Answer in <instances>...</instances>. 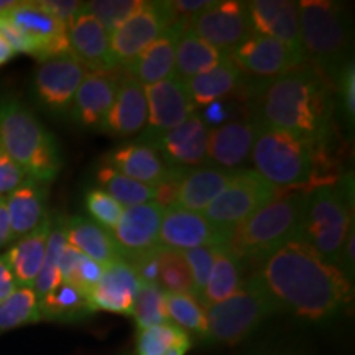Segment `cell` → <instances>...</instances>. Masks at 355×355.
<instances>
[{
    "label": "cell",
    "mask_w": 355,
    "mask_h": 355,
    "mask_svg": "<svg viewBox=\"0 0 355 355\" xmlns=\"http://www.w3.org/2000/svg\"><path fill=\"white\" fill-rule=\"evenodd\" d=\"M304 194L303 191H279L272 202L234 229L227 242L230 252L242 263L261 265L286 243L300 239Z\"/></svg>",
    "instance_id": "obj_6"
},
{
    "label": "cell",
    "mask_w": 355,
    "mask_h": 355,
    "mask_svg": "<svg viewBox=\"0 0 355 355\" xmlns=\"http://www.w3.org/2000/svg\"><path fill=\"white\" fill-rule=\"evenodd\" d=\"M17 3H19L17 0H0V17L6 15L7 12H10Z\"/></svg>",
    "instance_id": "obj_54"
},
{
    "label": "cell",
    "mask_w": 355,
    "mask_h": 355,
    "mask_svg": "<svg viewBox=\"0 0 355 355\" xmlns=\"http://www.w3.org/2000/svg\"><path fill=\"white\" fill-rule=\"evenodd\" d=\"M26 173L0 146V198H6L26 181Z\"/></svg>",
    "instance_id": "obj_46"
},
{
    "label": "cell",
    "mask_w": 355,
    "mask_h": 355,
    "mask_svg": "<svg viewBox=\"0 0 355 355\" xmlns=\"http://www.w3.org/2000/svg\"><path fill=\"white\" fill-rule=\"evenodd\" d=\"M64 220V216H55L51 220L50 237H48L46 243V254H44L42 270H40L38 277L33 283V291L38 296V300H42L43 296H46L48 293L63 283L60 272V259L63 255L64 247L68 245V242H66Z\"/></svg>",
    "instance_id": "obj_35"
},
{
    "label": "cell",
    "mask_w": 355,
    "mask_h": 355,
    "mask_svg": "<svg viewBox=\"0 0 355 355\" xmlns=\"http://www.w3.org/2000/svg\"><path fill=\"white\" fill-rule=\"evenodd\" d=\"M248 3L250 24L254 35L278 40L290 50L304 56L300 32V7L293 0H254Z\"/></svg>",
    "instance_id": "obj_19"
},
{
    "label": "cell",
    "mask_w": 355,
    "mask_h": 355,
    "mask_svg": "<svg viewBox=\"0 0 355 355\" xmlns=\"http://www.w3.org/2000/svg\"><path fill=\"white\" fill-rule=\"evenodd\" d=\"M339 91L340 99H343V107L344 112L347 115V121L354 123V115H355V71H354V61L344 68L340 73L339 81L336 86Z\"/></svg>",
    "instance_id": "obj_49"
},
{
    "label": "cell",
    "mask_w": 355,
    "mask_h": 355,
    "mask_svg": "<svg viewBox=\"0 0 355 355\" xmlns=\"http://www.w3.org/2000/svg\"><path fill=\"white\" fill-rule=\"evenodd\" d=\"M96 181L122 207H132L155 201V196H157L153 186L139 183V181L122 175V173L115 171L114 168L104 165V163L97 168Z\"/></svg>",
    "instance_id": "obj_36"
},
{
    "label": "cell",
    "mask_w": 355,
    "mask_h": 355,
    "mask_svg": "<svg viewBox=\"0 0 355 355\" xmlns=\"http://www.w3.org/2000/svg\"><path fill=\"white\" fill-rule=\"evenodd\" d=\"M257 125L252 119L232 121L212 128L207 137V165L227 171L243 170L250 159Z\"/></svg>",
    "instance_id": "obj_23"
},
{
    "label": "cell",
    "mask_w": 355,
    "mask_h": 355,
    "mask_svg": "<svg viewBox=\"0 0 355 355\" xmlns=\"http://www.w3.org/2000/svg\"><path fill=\"white\" fill-rule=\"evenodd\" d=\"M158 286L170 295L194 296L193 277L181 252L159 248Z\"/></svg>",
    "instance_id": "obj_39"
},
{
    "label": "cell",
    "mask_w": 355,
    "mask_h": 355,
    "mask_svg": "<svg viewBox=\"0 0 355 355\" xmlns=\"http://www.w3.org/2000/svg\"><path fill=\"white\" fill-rule=\"evenodd\" d=\"M354 229V178L340 176L304 194L300 239L329 265L339 263L340 252Z\"/></svg>",
    "instance_id": "obj_5"
},
{
    "label": "cell",
    "mask_w": 355,
    "mask_h": 355,
    "mask_svg": "<svg viewBox=\"0 0 355 355\" xmlns=\"http://www.w3.org/2000/svg\"><path fill=\"white\" fill-rule=\"evenodd\" d=\"M10 217L12 242L38 227L48 216V184L26 178L24 184L6 198Z\"/></svg>",
    "instance_id": "obj_29"
},
{
    "label": "cell",
    "mask_w": 355,
    "mask_h": 355,
    "mask_svg": "<svg viewBox=\"0 0 355 355\" xmlns=\"http://www.w3.org/2000/svg\"><path fill=\"white\" fill-rule=\"evenodd\" d=\"M163 212L157 201L125 207L123 214L112 230L115 245L123 261L140 257L158 247V232Z\"/></svg>",
    "instance_id": "obj_16"
},
{
    "label": "cell",
    "mask_w": 355,
    "mask_h": 355,
    "mask_svg": "<svg viewBox=\"0 0 355 355\" xmlns=\"http://www.w3.org/2000/svg\"><path fill=\"white\" fill-rule=\"evenodd\" d=\"M189 349H184V347H178V349H171V350H168L166 354H163V355H186V352H188Z\"/></svg>",
    "instance_id": "obj_55"
},
{
    "label": "cell",
    "mask_w": 355,
    "mask_h": 355,
    "mask_svg": "<svg viewBox=\"0 0 355 355\" xmlns=\"http://www.w3.org/2000/svg\"><path fill=\"white\" fill-rule=\"evenodd\" d=\"M12 242L10 217H8L6 198H0V248Z\"/></svg>",
    "instance_id": "obj_52"
},
{
    "label": "cell",
    "mask_w": 355,
    "mask_h": 355,
    "mask_svg": "<svg viewBox=\"0 0 355 355\" xmlns=\"http://www.w3.org/2000/svg\"><path fill=\"white\" fill-rule=\"evenodd\" d=\"M0 146L32 180L51 183L63 159L55 137L20 101L0 99Z\"/></svg>",
    "instance_id": "obj_7"
},
{
    "label": "cell",
    "mask_w": 355,
    "mask_h": 355,
    "mask_svg": "<svg viewBox=\"0 0 355 355\" xmlns=\"http://www.w3.org/2000/svg\"><path fill=\"white\" fill-rule=\"evenodd\" d=\"M2 19L35 44V58L40 61L69 53L68 28L38 2H19Z\"/></svg>",
    "instance_id": "obj_13"
},
{
    "label": "cell",
    "mask_w": 355,
    "mask_h": 355,
    "mask_svg": "<svg viewBox=\"0 0 355 355\" xmlns=\"http://www.w3.org/2000/svg\"><path fill=\"white\" fill-rule=\"evenodd\" d=\"M144 89L148 117L145 130L139 139L141 144H148L155 137L180 127L196 112L193 102L186 94L183 83L175 76Z\"/></svg>",
    "instance_id": "obj_14"
},
{
    "label": "cell",
    "mask_w": 355,
    "mask_h": 355,
    "mask_svg": "<svg viewBox=\"0 0 355 355\" xmlns=\"http://www.w3.org/2000/svg\"><path fill=\"white\" fill-rule=\"evenodd\" d=\"M237 171H227L212 165H202L186 170L178 188L176 201L173 207L202 212L219 196Z\"/></svg>",
    "instance_id": "obj_28"
},
{
    "label": "cell",
    "mask_w": 355,
    "mask_h": 355,
    "mask_svg": "<svg viewBox=\"0 0 355 355\" xmlns=\"http://www.w3.org/2000/svg\"><path fill=\"white\" fill-rule=\"evenodd\" d=\"M204 245H227L204 217L202 212L168 207L163 212L158 232V247L186 252Z\"/></svg>",
    "instance_id": "obj_20"
},
{
    "label": "cell",
    "mask_w": 355,
    "mask_h": 355,
    "mask_svg": "<svg viewBox=\"0 0 355 355\" xmlns=\"http://www.w3.org/2000/svg\"><path fill=\"white\" fill-rule=\"evenodd\" d=\"M230 58L243 76H254L257 79L279 76L306 64V60L295 55L286 44L260 35H252L239 44L230 53Z\"/></svg>",
    "instance_id": "obj_15"
},
{
    "label": "cell",
    "mask_w": 355,
    "mask_h": 355,
    "mask_svg": "<svg viewBox=\"0 0 355 355\" xmlns=\"http://www.w3.org/2000/svg\"><path fill=\"white\" fill-rule=\"evenodd\" d=\"M15 278H13V273L8 266L6 257H0V301H3L7 296H10L13 291L17 290Z\"/></svg>",
    "instance_id": "obj_51"
},
{
    "label": "cell",
    "mask_w": 355,
    "mask_h": 355,
    "mask_svg": "<svg viewBox=\"0 0 355 355\" xmlns=\"http://www.w3.org/2000/svg\"><path fill=\"white\" fill-rule=\"evenodd\" d=\"M102 275H104V266L96 263L94 260L87 259L86 255H83L78 260V263L74 265V268L71 270L69 277L64 279L63 283H69L76 288L78 291H81L84 296H89L94 288L99 285Z\"/></svg>",
    "instance_id": "obj_45"
},
{
    "label": "cell",
    "mask_w": 355,
    "mask_h": 355,
    "mask_svg": "<svg viewBox=\"0 0 355 355\" xmlns=\"http://www.w3.org/2000/svg\"><path fill=\"white\" fill-rule=\"evenodd\" d=\"M188 21L189 20L186 19L173 21L157 42L145 48L127 68H123L128 76L140 83L144 87L173 78L176 48L181 35L184 33L186 26H188Z\"/></svg>",
    "instance_id": "obj_22"
},
{
    "label": "cell",
    "mask_w": 355,
    "mask_h": 355,
    "mask_svg": "<svg viewBox=\"0 0 355 355\" xmlns=\"http://www.w3.org/2000/svg\"><path fill=\"white\" fill-rule=\"evenodd\" d=\"M181 83H183L186 94L193 102L194 109H198L204 107L209 102L227 99L230 96H241L245 76L235 66L230 55H225L214 68L204 71L198 76L184 79Z\"/></svg>",
    "instance_id": "obj_27"
},
{
    "label": "cell",
    "mask_w": 355,
    "mask_h": 355,
    "mask_svg": "<svg viewBox=\"0 0 355 355\" xmlns=\"http://www.w3.org/2000/svg\"><path fill=\"white\" fill-rule=\"evenodd\" d=\"M166 314L170 322L204 340L207 332L206 309L191 295H170L166 293Z\"/></svg>",
    "instance_id": "obj_40"
},
{
    "label": "cell",
    "mask_w": 355,
    "mask_h": 355,
    "mask_svg": "<svg viewBox=\"0 0 355 355\" xmlns=\"http://www.w3.org/2000/svg\"><path fill=\"white\" fill-rule=\"evenodd\" d=\"M42 321L38 311V296L33 288H17L10 296L0 301V334L15 327Z\"/></svg>",
    "instance_id": "obj_37"
},
{
    "label": "cell",
    "mask_w": 355,
    "mask_h": 355,
    "mask_svg": "<svg viewBox=\"0 0 355 355\" xmlns=\"http://www.w3.org/2000/svg\"><path fill=\"white\" fill-rule=\"evenodd\" d=\"M277 309L259 275L252 273L241 290L206 309L207 332L204 343L235 345L247 339Z\"/></svg>",
    "instance_id": "obj_8"
},
{
    "label": "cell",
    "mask_w": 355,
    "mask_h": 355,
    "mask_svg": "<svg viewBox=\"0 0 355 355\" xmlns=\"http://www.w3.org/2000/svg\"><path fill=\"white\" fill-rule=\"evenodd\" d=\"M207 137L209 128L194 114L180 127L155 137L146 145L153 146L168 166L191 170L207 165Z\"/></svg>",
    "instance_id": "obj_17"
},
{
    "label": "cell",
    "mask_w": 355,
    "mask_h": 355,
    "mask_svg": "<svg viewBox=\"0 0 355 355\" xmlns=\"http://www.w3.org/2000/svg\"><path fill=\"white\" fill-rule=\"evenodd\" d=\"M176 21L168 2H144L109 35L110 51L117 68H127L145 48L162 37Z\"/></svg>",
    "instance_id": "obj_10"
},
{
    "label": "cell",
    "mask_w": 355,
    "mask_h": 355,
    "mask_svg": "<svg viewBox=\"0 0 355 355\" xmlns=\"http://www.w3.org/2000/svg\"><path fill=\"white\" fill-rule=\"evenodd\" d=\"M139 290L140 279L132 266L127 261L117 260L104 266L99 285L89 293L87 301L92 311L132 316Z\"/></svg>",
    "instance_id": "obj_24"
},
{
    "label": "cell",
    "mask_w": 355,
    "mask_h": 355,
    "mask_svg": "<svg viewBox=\"0 0 355 355\" xmlns=\"http://www.w3.org/2000/svg\"><path fill=\"white\" fill-rule=\"evenodd\" d=\"M117 71H107V73L87 71L69 109L71 119L78 125L91 130H104L122 78V73Z\"/></svg>",
    "instance_id": "obj_18"
},
{
    "label": "cell",
    "mask_w": 355,
    "mask_h": 355,
    "mask_svg": "<svg viewBox=\"0 0 355 355\" xmlns=\"http://www.w3.org/2000/svg\"><path fill=\"white\" fill-rule=\"evenodd\" d=\"M214 252L216 245H204L181 252L191 270V277H193L194 285V298L196 300H199L202 290L207 285V279H209L212 268V261H214Z\"/></svg>",
    "instance_id": "obj_44"
},
{
    "label": "cell",
    "mask_w": 355,
    "mask_h": 355,
    "mask_svg": "<svg viewBox=\"0 0 355 355\" xmlns=\"http://www.w3.org/2000/svg\"><path fill=\"white\" fill-rule=\"evenodd\" d=\"M132 316L135 318L139 331L170 322L166 314V293L153 283H140Z\"/></svg>",
    "instance_id": "obj_41"
},
{
    "label": "cell",
    "mask_w": 355,
    "mask_h": 355,
    "mask_svg": "<svg viewBox=\"0 0 355 355\" xmlns=\"http://www.w3.org/2000/svg\"><path fill=\"white\" fill-rule=\"evenodd\" d=\"M336 152L334 139L309 141L288 132L257 125L250 159L254 170L273 188L308 193L339 180Z\"/></svg>",
    "instance_id": "obj_3"
},
{
    "label": "cell",
    "mask_w": 355,
    "mask_h": 355,
    "mask_svg": "<svg viewBox=\"0 0 355 355\" xmlns=\"http://www.w3.org/2000/svg\"><path fill=\"white\" fill-rule=\"evenodd\" d=\"M298 7L306 63L334 91L340 73L352 63L347 7L331 0H303Z\"/></svg>",
    "instance_id": "obj_4"
},
{
    "label": "cell",
    "mask_w": 355,
    "mask_h": 355,
    "mask_svg": "<svg viewBox=\"0 0 355 355\" xmlns=\"http://www.w3.org/2000/svg\"><path fill=\"white\" fill-rule=\"evenodd\" d=\"M241 101L257 125L288 132L309 141L336 135L334 91L306 63L285 74L243 83Z\"/></svg>",
    "instance_id": "obj_2"
},
{
    "label": "cell",
    "mask_w": 355,
    "mask_h": 355,
    "mask_svg": "<svg viewBox=\"0 0 355 355\" xmlns=\"http://www.w3.org/2000/svg\"><path fill=\"white\" fill-rule=\"evenodd\" d=\"M214 2L216 0H173V2H168V7H170L173 17L176 20H189L214 6Z\"/></svg>",
    "instance_id": "obj_50"
},
{
    "label": "cell",
    "mask_w": 355,
    "mask_h": 355,
    "mask_svg": "<svg viewBox=\"0 0 355 355\" xmlns=\"http://www.w3.org/2000/svg\"><path fill=\"white\" fill-rule=\"evenodd\" d=\"M242 273V260H239L227 245H216L211 275L206 288L198 300L199 304L207 309L235 295L245 282Z\"/></svg>",
    "instance_id": "obj_32"
},
{
    "label": "cell",
    "mask_w": 355,
    "mask_h": 355,
    "mask_svg": "<svg viewBox=\"0 0 355 355\" xmlns=\"http://www.w3.org/2000/svg\"><path fill=\"white\" fill-rule=\"evenodd\" d=\"M146 117H148V109H146L145 89L123 69L104 130L121 139H130L145 130Z\"/></svg>",
    "instance_id": "obj_26"
},
{
    "label": "cell",
    "mask_w": 355,
    "mask_h": 355,
    "mask_svg": "<svg viewBox=\"0 0 355 355\" xmlns=\"http://www.w3.org/2000/svg\"><path fill=\"white\" fill-rule=\"evenodd\" d=\"M87 69L69 53L40 61L35 71V96L53 114L69 112Z\"/></svg>",
    "instance_id": "obj_12"
},
{
    "label": "cell",
    "mask_w": 355,
    "mask_h": 355,
    "mask_svg": "<svg viewBox=\"0 0 355 355\" xmlns=\"http://www.w3.org/2000/svg\"><path fill=\"white\" fill-rule=\"evenodd\" d=\"M188 30L224 55H230L239 44L254 35L247 2L225 0L193 17Z\"/></svg>",
    "instance_id": "obj_11"
},
{
    "label": "cell",
    "mask_w": 355,
    "mask_h": 355,
    "mask_svg": "<svg viewBox=\"0 0 355 355\" xmlns=\"http://www.w3.org/2000/svg\"><path fill=\"white\" fill-rule=\"evenodd\" d=\"M278 194L279 191L265 181L255 170L243 168L235 173L234 180L207 206L204 217L220 241L227 243L234 229L241 222L272 202Z\"/></svg>",
    "instance_id": "obj_9"
},
{
    "label": "cell",
    "mask_w": 355,
    "mask_h": 355,
    "mask_svg": "<svg viewBox=\"0 0 355 355\" xmlns=\"http://www.w3.org/2000/svg\"><path fill=\"white\" fill-rule=\"evenodd\" d=\"M38 3L60 20L66 28H69L79 13L84 10V2H78V0H38Z\"/></svg>",
    "instance_id": "obj_47"
},
{
    "label": "cell",
    "mask_w": 355,
    "mask_h": 355,
    "mask_svg": "<svg viewBox=\"0 0 355 355\" xmlns=\"http://www.w3.org/2000/svg\"><path fill=\"white\" fill-rule=\"evenodd\" d=\"M278 311L308 321H327L350 309L352 279L326 263L313 247L296 239L257 270Z\"/></svg>",
    "instance_id": "obj_1"
},
{
    "label": "cell",
    "mask_w": 355,
    "mask_h": 355,
    "mask_svg": "<svg viewBox=\"0 0 355 355\" xmlns=\"http://www.w3.org/2000/svg\"><path fill=\"white\" fill-rule=\"evenodd\" d=\"M38 311L42 321L51 322L83 321L94 313L86 296L69 283H61L38 300Z\"/></svg>",
    "instance_id": "obj_33"
},
{
    "label": "cell",
    "mask_w": 355,
    "mask_h": 355,
    "mask_svg": "<svg viewBox=\"0 0 355 355\" xmlns=\"http://www.w3.org/2000/svg\"><path fill=\"white\" fill-rule=\"evenodd\" d=\"M102 163L139 183L153 188L163 183L175 171V168L168 166L153 146L141 141L119 146L105 155Z\"/></svg>",
    "instance_id": "obj_25"
},
{
    "label": "cell",
    "mask_w": 355,
    "mask_h": 355,
    "mask_svg": "<svg viewBox=\"0 0 355 355\" xmlns=\"http://www.w3.org/2000/svg\"><path fill=\"white\" fill-rule=\"evenodd\" d=\"M64 230L68 245L78 248L83 255L94 260L96 263L107 266L114 261L122 260L112 232L101 227L91 219L81 216L66 217Z\"/></svg>",
    "instance_id": "obj_31"
},
{
    "label": "cell",
    "mask_w": 355,
    "mask_h": 355,
    "mask_svg": "<svg viewBox=\"0 0 355 355\" xmlns=\"http://www.w3.org/2000/svg\"><path fill=\"white\" fill-rule=\"evenodd\" d=\"M69 51L89 73L117 71L110 51L109 32L91 13L81 12L68 28Z\"/></svg>",
    "instance_id": "obj_21"
},
{
    "label": "cell",
    "mask_w": 355,
    "mask_h": 355,
    "mask_svg": "<svg viewBox=\"0 0 355 355\" xmlns=\"http://www.w3.org/2000/svg\"><path fill=\"white\" fill-rule=\"evenodd\" d=\"M191 345L193 340L188 332L178 327L176 324L165 322L139 331L137 355H163L171 349H191Z\"/></svg>",
    "instance_id": "obj_38"
},
{
    "label": "cell",
    "mask_w": 355,
    "mask_h": 355,
    "mask_svg": "<svg viewBox=\"0 0 355 355\" xmlns=\"http://www.w3.org/2000/svg\"><path fill=\"white\" fill-rule=\"evenodd\" d=\"M198 115L204 125L209 128V130H212V128H217L224 125V123L232 122L230 119L234 117V107L229 99H220L204 105L202 112Z\"/></svg>",
    "instance_id": "obj_48"
},
{
    "label": "cell",
    "mask_w": 355,
    "mask_h": 355,
    "mask_svg": "<svg viewBox=\"0 0 355 355\" xmlns=\"http://www.w3.org/2000/svg\"><path fill=\"white\" fill-rule=\"evenodd\" d=\"M224 56V53H220L214 46L199 40L186 26L184 33L181 35L180 43H178L176 48L175 74L173 76L180 79V81L198 76V74L204 73V71L219 64Z\"/></svg>",
    "instance_id": "obj_34"
},
{
    "label": "cell",
    "mask_w": 355,
    "mask_h": 355,
    "mask_svg": "<svg viewBox=\"0 0 355 355\" xmlns=\"http://www.w3.org/2000/svg\"><path fill=\"white\" fill-rule=\"evenodd\" d=\"M84 202H86L89 216L92 217V222L107 230L115 229L123 214V207L104 189H89Z\"/></svg>",
    "instance_id": "obj_43"
},
{
    "label": "cell",
    "mask_w": 355,
    "mask_h": 355,
    "mask_svg": "<svg viewBox=\"0 0 355 355\" xmlns=\"http://www.w3.org/2000/svg\"><path fill=\"white\" fill-rule=\"evenodd\" d=\"M15 55L17 53L12 48V44L8 43L7 40L2 37V35H0V66H3L10 60H13V56Z\"/></svg>",
    "instance_id": "obj_53"
},
{
    "label": "cell",
    "mask_w": 355,
    "mask_h": 355,
    "mask_svg": "<svg viewBox=\"0 0 355 355\" xmlns=\"http://www.w3.org/2000/svg\"><path fill=\"white\" fill-rule=\"evenodd\" d=\"M141 6V0H94L84 2V12L91 13L107 30L109 35L123 24Z\"/></svg>",
    "instance_id": "obj_42"
},
{
    "label": "cell",
    "mask_w": 355,
    "mask_h": 355,
    "mask_svg": "<svg viewBox=\"0 0 355 355\" xmlns=\"http://www.w3.org/2000/svg\"><path fill=\"white\" fill-rule=\"evenodd\" d=\"M51 220L53 217L48 216L37 229L15 241L10 250L3 255L19 288H33L46 254Z\"/></svg>",
    "instance_id": "obj_30"
}]
</instances>
